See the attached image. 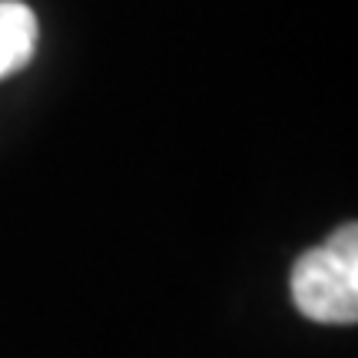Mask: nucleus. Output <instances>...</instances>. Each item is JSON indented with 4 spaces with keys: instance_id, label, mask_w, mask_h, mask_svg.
I'll use <instances>...</instances> for the list:
<instances>
[{
    "instance_id": "obj_2",
    "label": "nucleus",
    "mask_w": 358,
    "mask_h": 358,
    "mask_svg": "<svg viewBox=\"0 0 358 358\" xmlns=\"http://www.w3.org/2000/svg\"><path fill=\"white\" fill-rule=\"evenodd\" d=\"M37 47V17L20 0H0V80L24 70Z\"/></svg>"
},
{
    "instance_id": "obj_1",
    "label": "nucleus",
    "mask_w": 358,
    "mask_h": 358,
    "mask_svg": "<svg viewBox=\"0 0 358 358\" xmlns=\"http://www.w3.org/2000/svg\"><path fill=\"white\" fill-rule=\"evenodd\" d=\"M295 308L322 325H352L358 319V229L348 222L306 256L289 275Z\"/></svg>"
}]
</instances>
